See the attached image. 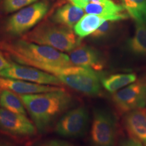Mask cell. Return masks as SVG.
I'll use <instances>...</instances> for the list:
<instances>
[{"label":"cell","instance_id":"e0dca14e","mask_svg":"<svg viewBox=\"0 0 146 146\" xmlns=\"http://www.w3.org/2000/svg\"><path fill=\"white\" fill-rule=\"evenodd\" d=\"M106 21L105 18L96 14H85L74 26V33L83 39L92 34Z\"/></svg>","mask_w":146,"mask_h":146},{"label":"cell","instance_id":"2e32d148","mask_svg":"<svg viewBox=\"0 0 146 146\" xmlns=\"http://www.w3.org/2000/svg\"><path fill=\"white\" fill-rule=\"evenodd\" d=\"M127 50L133 58L146 60V25L136 23L135 31L127 43Z\"/></svg>","mask_w":146,"mask_h":146},{"label":"cell","instance_id":"8992f818","mask_svg":"<svg viewBox=\"0 0 146 146\" xmlns=\"http://www.w3.org/2000/svg\"><path fill=\"white\" fill-rule=\"evenodd\" d=\"M48 9L49 5L46 1L35 3L22 9L8 20L5 31L13 36L25 34L43 19Z\"/></svg>","mask_w":146,"mask_h":146},{"label":"cell","instance_id":"7a4b0ae2","mask_svg":"<svg viewBox=\"0 0 146 146\" xmlns=\"http://www.w3.org/2000/svg\"><path fill=\"white\" fill-rule=\"evenodd\" d=\"M20 98L39 132H44L60 115L74 104V98L62 88L33 94L21 95Z\"/></svg>","mask_w":146,"mask_h":146},{"label":"cell","instance_id":"6da1fadb","mask_svg":"<svg viewBox=\"0 0 146 146\" xmlns=\"http://www.w3.org/2000/svg\"><path fill=\"white\" fill-rule=\"evenodd\" d=\"M0 49L16 63L34 67L56 76L66 68L73 66L68 55L52 47L35 44L23 39L1 42Z\"/></svg>","mask_w":146,"mask_h":146},{"label":"cell","instance_id":"d4e9b609","mask_svg":"<svg viewBox=\"0 0 146 146\" xmlns=\"http://www.w3.org/2000/svg\"><path fill=\"white\" fill-rule=\"evenodd\" d=\"M11 65V62H9L3 56V53L0 52V72L4 69L10 67Z\"/></svg>","mask_w":146,"mask_h":146},{"label":"cell","instance_id":"484cf974","mask_svg":"<svg viewBox=\"0 0 146 146\" xmlns=\"http://www.w3.org/2000/svg\"><path fill=\"white\" fill-rule=\"evenodd\" d=\"M0 146H15L13 144L5 141H0Z\"/></svg>","mask_w":146,"mask_h":146},{"label":"cell","instance_id":"9a60e30c","mask_svg":"<svg viewBox=\"0 0 146 146\" xmlns=\"http://www.w3.org/2000/svg\"><path fill=\"white\" fill-rule=\"evenodd\" d=\"M85 11L74 4L68 3L58 9L52 16L54 23L63 26L74 28L83 16Z\"/></svg>","mask_w":146,"mask_h":146},{"label":"cell","instance_id":"5b68a950","mask_svg":"<svg viewBox=\"0 0 146 146\" xmlns=\"http://www.w3.org/2000/svg\"><path fill=\"white\" fill-rule=\"evenodd\" d=\"M116 131V120L112 112L104 108L95 109L90 133L92 146H114Z\"/></svg>","mask_w":146,"mask_h":146},{"label":"cell","instance_id":"ba28073f","mask_svg":"<svg viewBox=\"0 0 146 146\" xmlns=\"http://www.w3.org/2000/svg\"><path fill=\"white\" fill-rule=\"evenodd\" d=\"M89 123V113L85 106H78L69 110L60 118L55 131L65 137L76 138L86 133Z\"/></svg>","mask_w":146,"mask_h":146},{"label":"cell","instance_id":"7402d4cb","mask_svg":"<svg viewBox=\"0 0 146 146\" xmlns=\"http://www.w3.org/2000/svg\"><path fill=\"white\" fill-rule=\"evenodd\" d=\"M37 0H4L3 9L7 13H11L31 5Z\"/></svg>","mask_w":146,"mask_h":146},{"label":"cell","instance_id":"44dd1931","mask_svg":"<svg viewBox=\"0 0 146 146\" xmlns=\"http://www.w3.org/2000/svg\"><path fill=\"white\" fill-rule=\"evenodd\" d=\"M117 21H106L99 28L90 35V38L93 40H104L108 38L114 33L115 30V23Z\"/></svg>","mask_w":146,"mask_h":146},{"label":"cell","instance_id":"9c48e42d","mask_svg":"<svg viewBox=\"0 0 146 146\" xmlns=\"http://www.w3.org/2000/svg\"><path fill=\"white\" fill-rule=\"evenodd\" d=\"M0 76L39 85L60 86L63 84L56 75L34 67L22 66L12 62L10 67L0 72Z\"/></svg>","mask_w":146,"mask_h":146},{"label":"cell","instance_id":"30bf717a","mask_svg":"<svg viewBox=\"0 0 146 146\" xmlns=\"http://www.w3.org/2000/svg\"><path fill=\"white\" fill-rule=\"evenodd\" d=\"M0 129L18 137L35 135L36 128L25 115L16 114L5 108H0Z\"/></svg>","mask_w":146,"mask_h":146},{"label":"cell","instance_id":"7c38bea8","mask_svg":"<svg viewBox=\"0 0 146 146\" xmlns=\"http://www.w3.org/2000/svg\"><path fill=\"white\" fill-rule=\"evenodd\" d=\"M69 58L73 65L86 67L96 71L102 70L105 66L101 53L88 45H79L70 52Z\"/></svg>","mask_w":146,"mask_h":146},{"label":"cell","instance_id":"ac0fdd59","mask_svg":"<svg viewBox=\"0 0 146 146\" xmlns=\"http://www.w3.org/2000/svg\"><path fill=\"white\" fill-rule=\"evenodd\" d=\"M137 76L134 73L115 74L102 78V85L110 93H115L128 85L136 81Z\"/></svg>","mask_w":146,"mask_h":146},{"label":"cell","instance_id":"d6986e66","mask_svg":"<svg viewBox=\"0 0 146 146\" xmlns=\"http://www.w3.org/2000/svg\"><path fill=\"white\" fill-rule=\"evenodd\" d=\"M0 105L3 108L16 114H27L25 106L21 98L12 91L3 89L0 92Z\"/></svg>","mask_w":146,"mask_h":146},{"label":"cell","instance_id":"603a6c76","mask_svg":"<svg viewBox=\"0 0 146 146\" xmlns=\"http://www.w3.org/2000/svg\"><path fill=\"white\" fill-rule=\"evenodd\" d=\"M35 146H75L67 141L59 139H50L40 142Z\"/></svg>","mask_w":146,"mask_h":146},{"label":"cell","instance_id":"277c9868","mask_svg":"<svg viewBox=\"0 0 146 146\" xmlns=\"http://www.w3.org/2000/svg\"><path fill=\"white\" fill-rule=\"evenodd\" d=\"M58 77L63 84L86 96H96L101 92L102 79L91 68L73 65L66 68Z\"/></svg>","mask_w":146,"mask_h":146},{"label":"cell","instance_id":"8fae6325","mask_svg":"<svg viewBox=\"0 0 146 146\" xmlns=\"http://www.w3.org/2000/svg\"><path fill=\"white\" fill-rule=\"evenodd\" d=\"M73 4L83 9L86 14L102 16L108 21H119L128 17L127 14L123 13L125 10L123 6L116 4L111 0H104L98 2L77 1Z\"/></svg>","mask_w":146,"mask_h":146},{"label":"cell","instance_id":"3957f363","mask_svg":"<svg viewBox=\"0 0 146 146\" xmlns=\"http://www.w3.org/2000/svg\"><path fill=\"white\" fill-rule=\"evenodd\" d=\"M69 27L44 22L27 33L23 39L52 47L60 52H70L80 45V38Z\"/></svg>","mask_w":146,"mask_h":146},{"label":"cell","instance_id":"52a82bcc","mask_svg":"<svg viewBox=\"0 0 146 146\" xmlns=\"http://www.w3.org/2000/svg\"><path fill=\"white\" fill-rule=\"evenodd\" d=\"M112 101L120 114L146 106V83L137 81L113 94Z\"/></svg>","mask_w":146,"mask_h":146},{"label":"cell","instance_id":"4fadbf2b","mask_svg":"<svg viewBox=\"0 0 146 146\" xmlns=\"http://www.w3.org/2000/svg\"><path fill=\"white\" fill-rule=\"evenodd\" d=\"M127 133L135 139L146 146V110L139 108L127 112L124 118Z\"/></svg>","mask_w":146,"mask_h":146},{"label":"cell","instance_id":"cb8c5ba5","mask_svg":"<svg viewBox=\"0 0 146 146\" xmlns=\"http://www.w3.org/2000/svg\"><path fill=\"white\" fill-rule=\"evenodd\" d=\"M119 146H143L141 142L132 137L125 139L120 141Z\"/></svg>","mask_w":146,"mask_h":146},{"label":"cell","instance_id":"5bb4252c","mask_svg":"<svg viewBox=\"0 0 146 146\" xmlns=\"http://www.w3.org/2000/svg\"><path fill=\"white\" fill-rule=\"evenodd\" d=\"M61 88L62 87L39 85L13 78L0 77V92L3 89H7L21 95L33 94L58 90Z\"/></svg>","mask_w":146,"mask_h":146},{"label":"cell","instance_id":"ffe728a7","mask_svg":"<svg viewBox=\"0 0 146 146\" xmlns=\"http://www.w3.org/2000/svg\"><path fill=\"white\" fill-rule=\"evenodd\" d=\"M123 8L136 23L146 25V0H121Z\"/></svg>","mask_w":146,"mask_h":146}]
</instances>
